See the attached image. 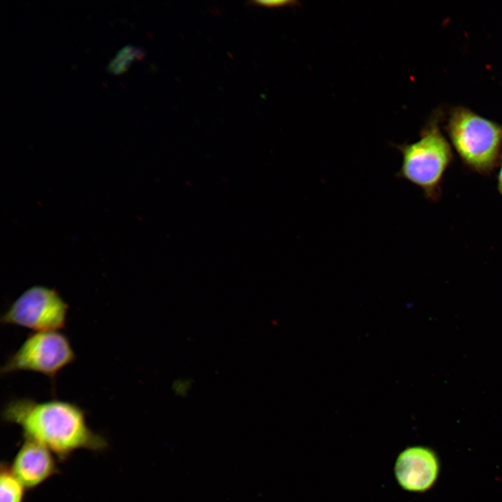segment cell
Returning <instances> with one entry per match:
<instances>
[{"instance_id": "30bf717a", "label": "cell", "mask_w": 502, "mask_h": 502, "mask_svg": "<svg viewBox=\"0 0 502 502\" xmlns=\"http://www.w3.org/2000/svg\"><path fill=\"white\" fill-rule=\"evenodd\" d=\"M250 3L252 6H262L267 8H281L285 6H291L296 4V1H250Z\"/></svg>"}, {"instance_id": "9c48e42d", "label": "cell", "mask_w": 502, "mask_h": 502, "mask_svg": "<svg viewBox=\"0 0 502 502\" xmlns=\"http://www.w3.org/2000/svg\"><path fill=\"white\" fill-rule=\"evenodd\" d=\"M144 55L143 49L131 45H127L121 48L108 63L107 70L114 75L126 71L130 63L136 59H140Z\"/></svg>"}, {"instance_id": "ba28073f", "label": "cell", "mask_w": 502, "mask_h": 502, "mask_svg": "<svg viewBox=\"0 0 502 502\" xmlns=\"http://www.w3.org/2000/svg\"><path fill=\"white\" fill-rule=\"evenodd\" d=\"M26 489L14 474L10 466L2 462L0 470V502H23Z\"/></svg>"}, {"instance_id": "5b68a950", "label": "cell", "mask_w": 502, "mask_h": 502, "mask_svg": "<svg viewBox=\"0 0 502 502\" xmlns=\"http://www.w3.org/2000/svg\"><path fill=\"white\" fill-rule=\"evenodd\" d=\"M68 305L54 289L33 286L25 290L1 315L3 324L40 331H59L66 323Z\"/></svg>"}, {"instance_id": "7a4b0ae2", "label": "cell", "mask_w": 502, "mask_h": 502, "mask_svg": "<svg viewBox=\"0 0 502 502\" xmlns=\"http://www.w3.org/2000/svg\"><path fill=\"white\" fill-rule=\"evenodd\" d=\"M395 147L402 158L397 178L416 185L427 198L435 199L452 158L444 137L436 128H429L423 131L416 142Z\"/></svg>"}, {"instance_id": "277c9868", "label": "cell", "mask_w": 502, "mask_h": 502, "mask_svg": "<svg viewBox=\"0 0 502 502\" xmlns=\"http://www.w3.org/2000/svg\"><path fill=\"white\" fill-rule=\"evenodd\" d=\"M75 358L64 334L59 331L34 332L8 357L0 371L2 375L19 371L40 373L50 379L54 387L58 373Z\"/></svg>"}, {"instance_id": "8992f818", "label": "cell", "mask_w": 502, "mask_h": 502, "mask_svg": "<svg viewBox=\"0 0 502 502\" xmlns=\"http://www.w3.org/2000/svg\"><path fill=\"white\" fill-rule=\"evenodd\" d=\"M439 470L438 459L430 449L414 446L403 450L395 466L400 485L410 492H424L435 482Z\"/></svg>"}, {"instance_id": "8fae6325", "label": "cell", "mask_w": 502, "mask_h": 502, "mask_svg": "<svg viewBox=\"0 0 502 502\" xmlns=\"http://www.w3.org/2000/svg\"><path fill=\"white\" fill-rule=\"evenodd\" d=\"M498 189L500 193L502 195V165L501 166L498 176Z\"/></svg>"}, {"instance_id": "52a82bcc", "label": "cell", "mask_w": 502, "mask_h": 502, "mask_svg": "<svg viewBox=\"0 0 502 502\" xmlns=\"http://www.w3.org/2000/svg\"><path fill=\"white\" fill-rule=\"evenodd\" d=\"M10 467L29 489L37 487L59 472L54 454L41 443L28 438H24Z\"/></svg>"}, {"instance_id": "6da1fadb", "label": "cell", "mask_w": 502, "mask_h": 502, "mask_svg": "<svg viewBox=\"0 0 502 502\" xmlns=\"http://www.w3.org/2000/svg\"><path fill=\"white\" fill-rule=\"evenodd\" d=\"M1 417L20 426L24 438L41 443L60 461L79 449L101 451L108 446L104 437L90 429L85 411L74 402L15 397L4 404Z\"/></svg>"}, {"instance_id": "3957f363", "label": "cell", "mask_w": 502, "mask_h": 502, "mask_svg": "<svg viewBox=\"0 0 502 502\" xmlns=\"http://www.w3.org/2000/svg\"><path fill=\"white\" fill-rule=\"evenodd\" d=\"M452 144L463 161L480 172L495 165L502 146V129L465 109L453 112L449 123Z\"/></svg>"}]
</instances>
